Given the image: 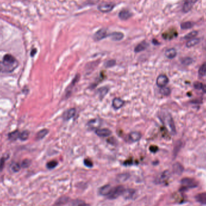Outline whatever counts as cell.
Here are the masks:
<instances>
[{"label": "cell", "instance_id": "cell-40", "mask_svg": "<svg viewBox=\"0 0 206 206\" xmlns=\"http://www.w3.org/2000/svg\"><path fill=\"white\" fill-rule=\"evenodd\" d=\"M84 164L87 168H92L93 165L92 162L90 159H86L84 160Z\"/></svg>", "mask_w": 206, "mask_h": 206}, {"label": "cell", "instance_id": "cell-27", "mask_svg": "<svg viewBox=\"0 0 206 206\" xmlns=\"http://www.w3.org/2000/svg\"><path fill=\"white\" fill-rule=\"evenodd\" d=\"M206 74V62L203 63L198 70V75L199 77H202Z\"/></svg>", "mask_w": 206, "mask_h": 206}, {"label": "cell", "instance_id": "cell-21", "mask_svg": "<svg viewBox=\"0 0 206 206\" xmlns=\"http://www.w3.org/2000/svg\"><path fill=\"white\" fill-rule=\"evenodd\" d=\"M195 198L198 202L202 204H206V193H199L196 196Z\"/></svg>", "mask_w": 206, "mask_h": 206}, {"label": "cell", "instance_id": "cell-1", "mask_svg": "<svg viewBox=\"0 0 206 206\" xmlns=\"http://www.w3.org/2000/svg\"><path fill=\"white\" fill-rule=\"evenodd\" d=\"M3 62L4 64L6 73H11L13 71L19 64L16 59L10 54H7L4 56Z\"/></svg>", "mask_w": 206, "mask_h": 206}, {"label": "cell", "instance_id": "cell-23", "mask_svg": "<svg viewBox=\"0 0 206 206\" xmlns=\"http://www.w3.org/2000/svg\"><path fill=\"white\" fill-rule=\"evenodd\" d=\"M69 201V198L67 196H63L60 198L59 199L57 200V201L55 203V205H62L66 204Z\"/></svg>", "mask_w": 206, "mask_h": 206}, {"label": "cell", "instance_id": "cell-6", "mask_svg": "<svg viewBox=\"0 0 206 206\" xmlns=\"http://www.w3.org/2000/svg\"><path fill=\"white\" fill-rule=\"evenodd\" d=\"M107 36L108 35L107 33V30L104 29H101L95 33L93 36V39L95 41H101L106 38Z\"/></svg>", "mask_w": 206, "mask_h": 206}, {"label": "cell", "instance_id": "cell-42", "mask_svg": "<svg viewBox=\"0 0 206 206\" xmlns=\"http://www.w3.org/2000/svg\"><path fill=\"white\" fill-rule=\"evenodd\" d=\"M71 204L73 205H84L85 203L84 202L80 200H75V201H74Z\"/></svg>", "mask_w": 206, "mask_h": 206}, {"label": "cell", "instance_id": "cell-19", "mask_svg": "<svg viewBox=\"0 0 206 206\" xmlns=\"http://www.w3.org/2000/svg\"><path fill=\"white\" fill-rule=\"evenodd\" d=\"M165 56L168 59H173L177 56V51L175 48H170L166 51Z\"/></svg>", "mask_w": 206, "mask_h": 206}, {"label": "cell", "instance_id": "cell-18", "mask_svg": "<svg viewBox=\"0 0 206 206\" xmlns=\"http://www.w3.org/2000/svg\"><path fill=\"white\" fill-rule=\"evenodd\" d=\"M75 109L71 108L68 110H67L64 114H63V118L65 120H69L71 118H72L75 114Z\"/></svg>", "mask_w": 206, "mask_h": 206}, {"label": "cell", "instance_id": "cell-14", "mask_svg": "<svg viewBox=\"0 0 206 206\" xmlns=\"http://www.w3.org/2000/svg\"><path fill=\"white\" fill-rule=\"evenodd\" d=\"M124 101L120 98H115L112 101V106L115 110H118L122 107Z\"/></svg>", "mask_w": 206, "mask_h": 206}, {"label": "cell", "instance_id": "cell-17", "mask_svg": "<svg viewBox=\"0 0 206 206\" xmlns=\"http://www.w3.org/2000/svg\"><path fill=\"white\" fill-rule=\"evenodd\" d=\"M135 193H136V191L134 189H128L127 190L125 189L122 195L124 196L125 199H130L133 198Z\"/></svg>", "mask_w": 206, "mask_h": 206}, {"label": "cell", "instance_id": "cell-22", "mask_svg": "<svg viewBox=\"0 0 206 206\" xmlns=\"http://www.w3.org/2000/svg\"><path fill=\"white\" fill-rule=\"evenodd\" d=\"M19 135H20V131L18 130H16L13 132H12L9 134L8 137L11 140H16L17 139H19Z\"/></svg>", "mask_w": 206, "mask_h": 206}, {"label": "cell", "instance_id": "cell-36", "mask_svg": "<svg viewBox=\"0 0 206 206\" xmlns=\"http://www.w3.org/2000/svg\"><path fill=\"white\" fill-rule=\"evenodd\" d=\"M30 165H31V161L28 159H25L22 162L21 165L22 168H28L30 166Z\"/></svg>", "mask_w": 206, "mask_h": 206}, {"label": "cell", "instance_id": "cell-31", "mask_svg": "<svg viewBox=\"0 0 206 206\" xmlns=\"http://www.w3.org/2000/svg\"><path fill=\"white\" fill-rule=\"evenodd\" d=\"M108 89L106 88V87H102L101 88H99L98 91V92H99V96L101 98H102V97H104L106 94L108 92Z\"/></svg>", "mask_w": 206, "mask_h": 206}, {"label": "cell", "instance_id": "cell-16", "mask_svg": "<svg viewBox=\"0 0 206 206\" xmlns=\"http://www.w3.org/2000/svg\"><path fill=\"white\" fill-rule=\"evenodd\" d=\"M142 135L140 132L137 131H134L129 134V139L133 142H136L140 140Z\"/></svg>", "mask_w": 206, "mask_h": 206}, {"label": "cell", "instance_id": "cell-44", "mask_svg": "<svg viewBox=\"0 0 206 206\" xmlns=\"http://www.w3.org/2000/svg\"><path fill=\"white\" fill-rule=\"evenodd\" d=\"M0 73H6L4 64L1 61H0Z\"/></svg>", "mask_w": 206, "mask_h": 206}, {"label": "cell", "instance_id": "cell-20", "mask_svg": "<svg viewBox=\"0 0 206 206\" xmlns=\"http://www.w3.org/2000/svg\"><path fill=\"white\" fill-rule=\"evenodd\" d=\"M148 46V44L146 42H145V41L142 42L140 43L139 45H137L135 47L134 51H135V52H137V53L140 52V51L145 50L147 48Z\"/></svg>", "mask_w": 206, "mask_h": 206}, {"label": "cell", "instance_id": "cell-33", "mask_svg": "<svg viewBox=\"0 0 206 206\" xmlns=\"http://www.w3.org/2000/svg\"><path fill=\"white\" fill-rule=\"evenodd\" d=\"M198 35V32L197 31H192L189 33H187L185 36H184V39H186V40H189V39H193L194 38L196 35Z\"/></svg>", "mask_w": 206, "mask_h": 206}, {"label": "cell", "instance_id": "cell-2", "mask_svg": "<svg viewBox=\"0 0 206 206\" xmlns=\"http://www.w3.org/2000/svg\"><path fill=\"white\" fill-rule=\"evenodd\" d=\"M160 119L165 126L172 134L175 133V128L171 116L167 113H162L160 114Z\"/></svg>", "mask_w": 206, "mask_h": 206}, {"label": "cell", "instance_id": "cell-11", "mask_svg": "<svg viewBox=\"0 0 206 206\" xmlns=\"http://www.w3.org/2000/svg\"><path fill=\"white\" fill-rule=\"evenodd\" d=\"M101 125V120L99 119L90 120L87 123V126L91 129H98Z\"/></svg>", "mask_w": 206, "mask_h": 206}, {"label": "cell", "instance_id": "cell-24", "mask_svg": "<svg viewBox=\"0 0 206 206\" xmlns=\"http://www.w3.org/2000/svg\"><path fill=\"white\" fill-rule=\"evenodd\" d=\"M48 132H49V131L46 129H43L40 131L39 132H37L36 137V138L37 140H41V139L43 138L48 134Z\"/></svg>", "mask_w": 206, "mask_h": 206}, {"label": "cell", "instance_id": "cell-30", "mask_svg": "<svg viewBox=\"0 0 206 206\" xmlns=\"http://www.w3.org/2000/svg\"><path fill=\"white\" fill-rule=\"evenodd\" d=\"M58 165V162L56 160H52L46 164V168L49 169H52L55 168Z\"/></svg>", "mask_w": 206, "mask_h": 206}, {"label": "cell", "instance_id": "cell-38", "mask_svg": "<svg viewBox=\"0 0 206 206\" xmlns=\"http://www.w3.org/2000/svg\"><path fill=\"white\" fill-rule=\"evenodd\" d=\"M116 64V61L115 60H110L107 61L105 63V67L107 68H109V67H112L113 66H114Z\"/></svg>", "mask_w": 206, "mask_h": 206}, {"label": "cell", "instance_id": "cell-39", "mask_svg": "<svg viewBox=\"0 0 206 206\" xmlns=\"http://www.w3.org/2000/svg\"><path fill=\"white\" fill-rule=\"evenodd\" d=\"M7 159L6 157H2L0 160V172H1L4 167L5 165V162Z\"/></svg>", "mask_w": 206, "mask_h": 206}, {"label": "cell", "instance_id": "cell-41", "mask_svg": "<svg viewBox=\"0 0 206 206\" xmlns=\"http://www.w3.org/2000/svg\"><path fill=\"white\" fill-rule=\"evenodd\" d=\"M174 168L175 172H177V173H178V172L180 173L181 172H182V170H183L181 166H180V165H179L178 163L175 165Z\"/></svg>", "mask_w": 206, "mask_h": 206}, {"label": "cell", "instance_id": "cell-10", "mask_svg": "<svg viewBox=\"0 0 206 206\" xmlns=\"http://www.w3.org/2000/svg\"><path fill=\"white\" fill-rule=\"evenodd\" d=\"M95 133L97 135L101 137H106L111 135L112 132L110 130L107 128L104 129H96Z\"/></svg>", "mask_w": 206, "mask_h": 206}, {"label": "cell", "instance_id": "cell-45", "mask_svg": "<svg viewBox=\"0 0 206 206\" xmlns=\"http://www.w3.org/2000/svg\"><path fill=\"white\" fill-rule=\"evenodd\" d=\"M133 164V161L132 160H127L126 162H124V165H125V166H129V165H131Z\"/></svg>", "mask_w": 206, "mask_h": 206}, {"label": "cell", "instance_id": "cell-12", "mask_svg": "<svg viewBox=\"0 0 206 206\" xmlns=\"http://www.w3.org/2000/svg\"><path fill=\"white\" fill-rule=\"evenodd\" d=\"M177 35H178V33L175 30H169V31L166 32L164 33H163L162 36L165 39L171 40V39L177 37Z\"/></svg>", "mask_w": 206, "mask_h": 206}, {"label": "cell", "instance_id": "cell-26", "mask_svg": "<svg viewBox=\"0 0 206 206\" xmlns=\"http://www.w3.org/2000/svg\"><path fill=\"white\" fill-rule=\"evenodd\" d=\"M199 42V38H193L191 39H189L187 41V42L186 44V46L188 48H190V47H192L196 45Z\"/></svg>", "mask_w": 206, "mask_h": 206}, {"label": "cell", "instance_id": "cell-37", "mask_svg": "<svg viewBox=\"0 0 206 206\" xmlns=\"http://www.w3.org/2000/svg\"><path fill=\"white\" fill-rule=\"evenodd\" d=\"M21 167V165H20L19 163H14L12 166V169L13 170V172H17L20 171Z\"/></svg>", "mask_w": 206, "mask_h": 206}, {"label": "cell", "instance_id": "cell-25", "mask_svg": "<svg viewBox=\"0 0 206 206\" xmlns=\"http://www.w3.org/2000/svg\"><path fill=\"white\" fill-rule=\"evenodd\" d=\"M193 85H194L195 88L197 89L202 90L204 92L206 93V85L199 82H196L194 83Z\"/></svg>", "mask_w": 206, "mask_h": 206}, {"label": "cell", "instance_id": "cell-7", "mask_svg": "<svg viewBox=\"0 0 206 206\" xmlns=\"http://www.w3.org/2000/svg\"><path fill=\"white\" fill-rule=\"evenodd\" d=\"M198 1V0H186L183 7V12L185 13L189 12Z\"/></svg>", "mask_w": 206, "mask_h": 206}, {"label": "cell", "instance_id": "cell-43", "mask_svg": "<svg viewBox=\"0 0 206 206\" xmlns=\"http://www.w3.org/2000/svg\"><path fill=\"white\" fill-rule=\"evenodd\" d=\"M159 150V148L157 146H154V145H152V146H151L149 147V150L152 152V153H156V152H157V150Z\"/></svg>", "mask_w": 206, "mask_h": 206}, {"label": "cell", "instance_id": "cell-32", "mask_svg": "<svg viewBox=\"0 0 206 206\" xmlns=\"http://www.w3.org/2000/svg\"><path fill=\"white\" fill-rule=\"evenodd\" d=\"M192 27H193V24L190 21L184 22L181 24V29L183 30L189 29L192 28Z\"/></svg>", "mask_w": 206, "mask_h": 206}, {"label": "cell", "instance_id": "cell-15", "mask_svg": "<svg viewBox=\"0 0 206 206\" xmlns=\"http://www.w3.org/2000/svg\"><path fill=\"white\" fill-rule=\"evenodd\" d=\"M132 17V14L129 12L128 11H122L119 12V18L123 21H125L128 20L129 18H130Z\"/></svg>", "mask_w": 206, "mask_h": 206}, {"label": "cell", "instance_id": "cell-4", "mask_svg": "<svg viewBox=\"0 0 206 206\" xmlns=\"http://www.w3.org/2000/svg\"><path fill=\"white\" fill-rule=\"evenodd\" d=\"M125 190V189L122 186H117L112 189L110 193L107 196V198L110 199H114L118 198L119 196L122 195Z\"/></svg>", "mask_w": 206, "mask_h": 206}, {"label": "cell", "instance_id": "cell-34", "mask_svg": "<svg viewBox=\"0 0 206 206\" xmlns=\"http://www.w3.org/2000/svg\"><path fill=\"white\" fill-rule=\"evenodd\" d=\"M181 63L185 65H190V64L192 63L193 62V59L191 58H189V57H186V58H182L181 60Z\"/></svg>", "mask_w": 206, "mask_h": 206}, {"label": "cell", "instance_id": "cell-28", "mask_svg": "<svg viewBox=\"0 0 206 206\" xmlns=\"http://www.w3.org/2000/svg\"><path fill=\"white\" fill-rule=\"evenodd\" d=\"M130 177V175L128 174H122L117 177V180L120 182H124L127 181Z\"/></svg>", "mask_w": 206, "mask_h": 206}, {"label": "cell", "instance_id": "cell-46", "mask_svg": "<svg viewBox=\"0 0 206 206\" xmlns=\"http://www.w3.org/2000/svg\"><path fill=\"white\" fill-rule=\"evenodd\" d=\"M36 53V49H33V50H32V51H31V56H34V55H35Z\"/></svg>", "mask_w": 206, "mask_h": 206}, {"label": "cell", "instance_id": "cell-3", "mask_svg": "<svg viewBox=\"0 0 206 206\" xmlns=\"http://www.w3.org/2000/svg\"><path fill=\"white\" fill-rule=\"evenodd\" d=\"M181 187L180 189L181 191H186L192 188L196 187L198 186L197 182L192 178H186L181 180Z\"/></svg>", "mask_w": 206, "mask_h": 206}, {"label": "cell", "instance_id": "cell-35", "mask_svg": "<svg viewBox=\"0 0 206 206\" xmlns=\"http://www.w3.org/2000/svg\"><path fill=\"white\" fill-rule=\"evenodd\" d=\"M160 92L163 94V95H168L170 92H171V90L168 87H162L161 89H160Z\"/></svg>", "mask_w": 206, "mask_h": 206}, {"label": "cell", "instance_id": "cell-9", "mask_svg": "<svg viewBox=\"0 0 206 206\" xmlns=\"http://www.w3.org/2000/svg\"><path fill=\"white\" fill-rule=\"evenodd\" d=\"M113 187L110 185H105L99 189V193L102 196H108L112 190Z\"/></svg>", "mask_w": 206, "mask_h": 206}, {"label": "cell", "instance_id": "cell-13", "mask_svg": "<svg viewBox=\"0 0 206 206\" xmlns=\"http://www.w3.org/2000/svg\"><path fill=\"white\" fill-rule=\"evenodd\" d=\"M109 36L113 40L115 41H119L122 40L124 37V35L121 32H113L112 33H110Z\"/></svg>", "mask_w": 206, "mask_h": 206}, {"label": "cell", "instance_id": "cell-29", "mask_svg": "<svg viewBox=\"0 0 206 206\" xmlns=\"http://www.w3.org/2000/svg\"><path fill=\"white\" fill-rule=\"evenodd\" d=\"M30 132L28 131H24L22 132H20V135H19V139L22 141L27 140L29 137Z\"/></svg>", "mask_w": 206, "mask_h": 206}, {"label": "cell", "instance_id": "cell-5", "mask_svg": "<svg viewBox=\"0 0 206 206\" xmlns=\"http://www.w3.org/2000/svg\"><path fill=\"white\" fill-rule=\"evenodd\" d=\"M115 8V5L112 3H102L98 7V9L102 13H107L112 11Z\"/></svg>", "mask_w": 206, "mask_h": 206}, {"label": "cell", "instance_id": "cell-8", "mask_svg": "<svg viewBox=\"0 0 206 206\" xmlns=\"http://www.w3.org/2000/svg\"><path fill=\"white\" fill-rule=\"evenodd\" d=\"M169 82V79L168 78V77L166 75H160L156 80V83L158 86L162 88V87H164Z\"/></svg>", "mask_w": 206, "mask_h": 206}]
</instances>
